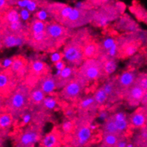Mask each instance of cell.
Returning <instances> with one entry per match:
<instances>
[{
	"label": "cell",
	"instance_id": "obj_1",
	"mask_svg": "<svg viewBox=\"0 0 147 147\" xmlns=\"http://www.w3.org/2000/svg\"><path fill=\"white\" fill-rule=\"evenodd\" d=\"M32 89L24 83H20L14 92L4 101V111L10 113L14 119L22 118L29 108V97Z\"/></svg>",
	"mask_w": 147,
	"mask_h": 147
},
{
	"label": "cell",
	"instance_id": "obj_2",
	"mask_svg": "<svg viewBox=\"0 0 147 147\" xmlns=\"http://www.w3.org/2000/svg\"><path fill=\"white\" fill-rule=\"evenodd\" d=\"M76 77L82 81L86 86L102 78H107L103 62L98 59L84 60L83 64L78 68Z\"/></svg>",
	"mask_w": 147,
	"mask_h": 147
},
{
	"label": "cell",
	"instance_id": "obj_3",
	"mask_svg": "<svg viewBox=\"0 0 147 147\" xmlns=\"http://www.w3.org/2000/svg\"><path fill=\"white\" fill-rule=\"evenodd\" d=\"M46 32L53 49L65 44L67 39H70L74 33L72 29L65 27L55 21L47 22Z\"/></svg>",
	"mask_w": 147,
	"mask_h": 147
},
{
	"label": "cell",
	"instance_id": "obj_4",
	"mask_svg": "<svg viewBox=\"0 0 147 147\" xmlns=\"http://www.w3.org/2000/svg\"><path fill=\"white\" fill-rule=\"evenodd\" d=\"M74 122L75 129L72 133L71 139L72 147H83L92 137L93 132L90 129L92 121L77 117Z\"/></svg>",
	"mask_w": 147,
	"mask_h": 147
},
{
	"label": "cell",
	"instance_id": "obj_5",
	"mask_svg": "<svg viewBox=\"0 0 147 147\" xmlns=\"http://www.w3.org/2000/svg\"><path fill=\"white\" fill-rule=\"evenodd\" d=\"M121 15L116 8L115 4H109L107 1L104 5L96 9L91 23L98 27H104L110 22L118 20Z\"/></svg>",
	"mask_w": 147,
	"mask_h": 147
},
{
	"label": "cell",
	"instance_id": "obj_6",
	"mask_svg": "<svg viewBox=\"0 0 147 147\" xmlns=\"http://www.w3.org/2000/svg\"><path fill=\"white\" fill-rule=\"evenodd\" d=\"M96 9L84 10L74 7L72 11L62 25L69 29L81 27L92 22Z\"/></svg>",
	"mask_w": 147,
	"mask_h": 147
},
{
	"label": "cell",
	"instance_id": "obj_7",
	"mask_svg": "<svg viewBox=\"0 0 147 147\" xmlns=\"http://www.w3.org/2000/svg\"><path fill=\"white\" fill-rule=\"evenodd\" d=\"M20 83V81L16 77L10 68L4 70L1 69L0 74L1 101L7 99L14 92Z\"/></svg>",
	"mask_w": 147,
	"mask_h": 147
},
{
	"label": "cell",
	"instance_id": "obj_8",
	"mask_svg": "<svg viewBox=\"0 0 147 147\" xmlns=\"http://www.w3.org/2000/svg\"><path fill=\"white\" fill-rule=\"evenodd\" d=\"M86 85L81 81L79 78L76 77L67 86L61 89L59 95L63 99L69 101H78L80 100Z\"/></svg>",
	"mask_w": 147,
	"mask_h": 147
},
{
	"label": "cell",
	"instance_id": "obj_9",
	"mask_svg": "<svg viewBox=\"0 0 147 147\" xmlns=\"http://www.w3.org/2000/svg\"><path fill=\"white\" fill-rule=\"evenodd\" d=\"M41 133L42 129L39 124L33 123L28 126L20 134L17 147H32L39 140Z\"/></svg>",
	"mask_w": 147,
	"mask_h": 147
},
{
	"label": "cell",
	"instance_id": "obj_10",
	"mask_svg": "<svg viewBox=\"0 0 147 147\" xmlns=\"http://www.w3.org/2000/svg\"><path fill=\"white\" fill-rule=\"evenodd\" d=\"M139 73L136 72V69H130L120 74L117 77V85L119 93L121 98L126 92L135 84Z\"/></svg>",
	"mask_w": 147,
	"mask_h": 147
},
{
	"label": "cell",
	"instance_id": "obj_11",
	"mask_svg": "<svg viewBox=\"0 0 147 147\" xmlns=\"http://www.w3.org/2000/svg\"><path fill=\"white\" fill-rule=\"evenodd\" d=\"M26 32L14 33L6 29H1V47L11 48L21 46L26 43Z\"/></svg>",
	"mask_w": 147,
	"mask_h": 147
},
{
	"label": "cell",
	"instance_id": "obj_12",
	"mask_svg": "<svg viewBox=\"0 0 147 147\" xmlns=\"http://www.w3.org/2000/svg\"><path fill=\"white\" fill-rule=\"evenodd\" d=\"M12 59L13 62L10 69L22 83L28 73L29 61L23 56H15Z\"/></svg>",
	"mask_w": 147,
	"mask_h": 147
},
{
	"label": "cell",
	"instance_id": "obj_13",
	"mask_svg": "<svg viewBox=\"0 0 147 147\" xmlns=\"http://www.w3.org/2000/svg\"><path fill=\"white\" fill-rule=\"evenodd\" d=\"M146 91L136 84H134L123 95V99L125 100L131 107H138L142 104Z\"/></svg>",
	"mask_w": 147,
	"mask_h": 147
},
{
	"label": "cell",
	"instance_id": "obj_14",
	"mask_svg": "<svg viewBox=\"0 0 147 147\" xmlns=\"http://www.w3.org/2000/svg\"><path fill=\"white\" fill-rule=\"evenodd\" d=\"M77 69L78 68L76 67L67 66L59 76L54 75L57 83V89H62L64 86L73 81L76 77Z\"/></svg>",
	"mask_w": 147,
	"mask_h": 147
},
{
	"label": "cell",
	"instance_id": "obj_15",
	"mask_svg": "<svg viewBox=\"0 0 147 147\" xmlns=\"http://www.w3.org/2000/svg\"><path fill=\"white\" fill-rule=\"evenodd\" d=\"M129 120V126L134 129H142L145 127L147 122V110L141 107L130 115Z\"/></svg>",
	"mask_w": 147,
	"mask_h": 147
},
{
	"label": "cell",
	"instance_id": "obj_16",
	"mask_svg": "<svg viewBox=\"0 0 147 147\" xmlns=\"http://www.w3.org/2000/svg\"><path fill=\"white\" fill-rule=\"evenodd\" d=\"M115 26L117 29L123 31V32L128 34L136 33V32L141 31L137 23L134 20H132L130 17L126 15V14L121 16L117 20Z\"/></svg>",
	"mask_w": 147,
	"mask_h": 147
},
{
	"label": "cell",
	"instance_id": "obj_17",
	"mask_svg": "<svg viewBox=\"0 0 147 147\" xmlns=\"http://www.w3.org/2000/svg\"><path fill=\"white\" fill-rule=\"evenodd\" d=\"M102 86L108 96V102L113 103L121 98L117 89V77L109 78Z\"/></svg>",
	"mask_w": 147,
	"mask_h": 147
},
{
	"label": "cell",
	"instance_id": "obj_18",
	"mask_svg": "<svg viewBox=\"0 0 147 147\" xmlns=\"http://www.w3.org/2000/svg\"><path fill=\"white\" fill-rule=\"evenodd\" d=\"M83 55L84 60L98 59L100 55L99 42L92 37L89 39L84 46Z\"/></svg>",
	"mask_w": 147,
	"mask_h": 147
},
{
	"label": "cell",
	"instance_id": "obj_19",
	"mask_svg": "<svg viewBox=\"0 0 147 147\" xmlns=\"http://www.w3.org/2000/svg\"><path fill=\"white\" fill-rule=\"evenodd\" d=\"M36 86L40 88L46 95L51 94L55 89H57L55 78L51 73L41 78Z\"/></svg>",
	"mask_w": 147,
	"mask_h": 147
},
{
	"label": "cell",
	"instance_id": "obj_20",
	"mask_svg": "<svg viewBox=\"0 0 147 147\" xmlns=\"http://www.w3.org/2000/svg\"><path fill=\"white\" fill-rule=\"evenodd\" d=\"M62 133L57 129H54L51 131L44 136L41 142L42 147H58L61 142Z\"/></svg>",
	"mask_w": 147,
	"mask_h": 147
},
{
	"label": "cell",
	"instance_id": "obj_21",
	"mask_svg": "<svg viewBox=\"0 0 147 147\" xmlns=\"http://www.w3.org/2000/svg\"><path fill=\"white\" fill-rule=\"evenodd\" d=\"M47 95L37 86L32 89L29 97V108L34 109L37 108L42 104Z\"/></svg>",
	"mask_w": 147,
	"mask_h": 147
},
{
	"label": "cell",
	"instance_id": "obj_22",
	"mask_svg": "<svg viewBox=\"0 0 147 147\" xmlns=\"http://www.w3.org/2000/svg\"><path fill=\"white\" fill-rule=\"evenodd\" d=\"M20 11L17 8L11 7L4 14H1V24H7L21 21Z\"/></svg>",
	"mask_w": 147,
	"mask_h": 147
},
{
	"label": "cell",
	"instance_id": "obj_23",
	"mask_svg": "<svg viewBox=\"0 0 147 147\" xmlns=\"http://www.w3.org/2000/svg\"><path fill=\"white\" fill-rule=\"evenodd\" d=\"M14 120V117L10 113L1 111V117H0V128H1V136L3 135L4 136L6 134L9 132V129Z\"/></svg>",
	"mask_w": 147,
	"mask_h": 147
},
{
	"label": "cell",
	"instance_id": "obj_24",
	"mask_svg": "<svg viewBox=\"0 0 147 147\" xmlns=\"http://www.w3.org/2000/svg\"><path fill=\"white\" fill-rule=\"evenodd\" d=\"M102 131L103 134H112L119 136H125L117 129L113 115L109 116V117L104 121L102 126Z\"/></svg>",
	"mask_w": 147,
	"mask_h": 147
},
{
	"label": "cell",
	"instance_id": "obj_25",
	"mask_svg": "<svg viewBox=\"0 0 147 147\" xmlns=\"http://www.w3.org/2000/svg\"><path fill=\"white\" fill-rule=\"evenodd\" d=\"M58 104V100L54 96H46L39 107L36 108V111L45 112V111H51L54 109Z\"/></svg>",
	"mask_w": 147,
	"mask_h": 147
},
{
	"label": "cell",
	"instance_id": "obj_26",
	"mask_svg": "<svg viewBox=\"0 0 147 147\" xmlns=\"http://www.w3.org/2000/svg\"><path fill=\"white\" fill-rule=\"evenodd\" d=\"M104 64V73L107 77L109 76L113 73L115 72L117 69V61L116 58H110L107 57L104 59L101 60Z\"/></svg>",
	"mask_w": 147,
	"mask_h": 147
},
{
	"label": "cell",
	"instance_id": "obj_27",
	"mask_svg": "<svg viewBox=\"0 0 147 147\" xmlns=\"http://www.w3.org/2000/svg\"><path fill=\"white\" fill-rule=\"evenodd\" d=\"M123 136H119L112 134H103L101 147H117L119 140Z\"/></svg>",
	"mask_w": 147,
	"mask_h": 147
},
{
	"label": "cell",
	"instance_id": "obj_28",
	"mask_svg": "<svg viewBox=\"0 0 147 147\" xmlns=\"http://www.w3.org/2000/svg\"><path fill=\"white\" fill-rule=\"evenodd\" d=\"M93 96L94 98L95 102H96V104L97 105L98 107L104 105L105 103L108 101V96H107V93L105 92L102 86L96 89Z\"/></svg>",
	"mask_w": 147,
	"mask_h": 147
},
{
	"label": "cell",
	"instance_id": "obj_29",
	"mask_svg": "<svg viewBox=\"0 0 147 147\" xmlns=\"http://www.w3.org/2000/svg\"><path fill=\"white\" fill-rule=\"evenodd\" d=\"M75 129V122L74 121L71 120H66L61 123V129L62 134H72Z\"/></svg>",
	"mask_w": 147,
	"mask_h": 147
},
{
	"label": "cell",
	"instance_id": "obj_30",
	"mask_svg": "<svg viewBox=\"0 0 147 147\" xmlns=\"http://www.w3.org/2000/svg\"><path fill=\"white\" fill-rule=\"evenodd\" d=\"M133 12L136 14V17L139 20H142V22H144L146 24H147V10L145 9L141 6L139 7H134Z\"/></svg>",
	"mask_w": 147,
	"mask_h": 147
},
{
	"label": "cell",
	"instance_id": "obj_31",
	"mask_svg": "<svg viewBox=\"0 0 147 147\" xmlns=\"http://www.w3.org/2000/svg\"><path fill=\"white\" fill-rule=\"evenodd\" d=\"M135 84L138 85L147 92V73H139Z\"/></svg>",
	"mask_w": 147,
	"mask_h": 147
},
{
	"label": "cell",
	"instance_id": "obj_32",
	"mask_svg": "<svg viewBox=\"0 0 147 147\" xmlns=\"http://www.w3.org/2000/svg\"><path fill=\"white\" fill-rule=\"evenodd\" d=\"M76 111L74 107H67L64 109V114L65 117H67L68 120H71V121H75L76 119Z\"/></svg>",
	"mask_w": 147,
	"mask_h": 147
},
{
	"label": "cell",
	"instance_id": "obj_33",
	"mask_svg": "<svg viewBox=\"0 0 147 147\" xmlns=\"http://www.w3.org/2000/svg\"><path fill=\"white\" fill-rule=\"evenodd\" d=\"M48 16L49 15H48L47 11L45 9H42L38 10L37 11H36V13H35L34 15V18L36 19V20H39V21L47 22L46 20H47Z\"/></svg>",
	"mask_w": 147,
	"mask_h": 147
},
{
	"label": "cell",
	"instance_id": "obj_34",
	"mask_svg": "<svg viewBox=\"0 0 147 147\" xmlns=\"http://www.w3.org/2000/svg\"><path fill=\"white\" fill-rule=\"evenodd\" d=\"M20 19H21L22 21L26 22L29 20L31 14L26 9H21L20 10Z\"/></svg>",
	"mask_w": 147,
	"mask_h": 147
},
{
	"label": "cell",
	"instance_id": "obj_35",
	"mask_svg": "<svg viewBox=\"0 0 147 147\" xmlns=\"http://www.w3.org/2000/svg\"><path fill=\"white\" fill-rule=\"evenodd\" d=\"M50 58H51V61L55 64V63L58 62V61H61L62 59H64V55H63V53L54 52L51 54Z\"/></svg>",
	"mask_w": 147,
	"mask_h": 147
},
{
	"label": "cell",
	"instance_id": "obj_36",
	"mask_svg": "<svg viewBox=\"0 0 147 147\" xmlns=\"http://www.w3.org/2000/svg\"><path fill=\"white\" fill-rule=\"evenodd\" d=\"M32 120V115L31 113L26 111L24 115L22 117V126L28 124Z\"/></svg>",
	"mask_w": 147,
	"mask_h": 147
},
{
	"label": "cell",
	"instance_id": "obj_37",
	"mask_svg": "<svg viewBox=\"0 0 147 147\" xmlns=\"http://www.w3.org/2000/svg\"><path fill=\"white\" fill-rule=\"evenodd\" d=\"M39 1H32L31 0L30 3H29V5L27 6L26 7V9L29 11V12H33V11H36V9H37L38 6L40 5V4H39Z\"/></svg>",
	"mask_w": 147,
	"mask_h": 147
},
{
	"label": "cell",
	"instance_id": "obj_38",
	"mask_svg": "<svg viewBox=\"0 0 147 147\" xmlns=\"http://www.w3.org/2000/svg\"><path fill=\"white\" fill-rule=\"evenodd\" d=\"M98 117L100 119L103 120L104 121H105L106 120H107V119L109 117V113L107 110L103 109V110H100V111H98Z\"/></svg>",
	"mask_w": 147,
	"mask_h": 147
},
{
	"label": "cell",
	"instance_id": "obj_39",
	"mask_svg": "<svg viewBox=\"0 0 147 147\" xmlns=\"http://www.w3.org/2000/svg\"><path fill=\"white\" fill-rule=\"evenodd\" d=\"M12 62H13L12 58L5 59L2 61V64H1V68L4 69H7L10 68L11 64H12Z\"/></svg>",
	"mask_w": 147,
	"mask_h": 147
},
{
	"label": "cell",
	"instance_id": "obj_40",
	"mask_svg": "<svg viewBox=\"0 0 147 147\" xmlns=\"http://www.w3.org/2000/svg\"><path fill=\"white\" fill-rule=\"evenodd\" d=\"M31 0H21V1H17L16 5L18 6L21 9H26L27 6L30 3Z\"/></svg>",
	"mask_w": 147,
	"mask_h": 147
},
{
	"label": "cell",
	"instance_id": "obj_41",
	"mask_svg": "<svg viewBox=\"0 0 147 147\" xmlns=\"http://www.w3.org/2000/svg\"><path fill=\"white\" fill-rule=\"evenodd\" d=\"M128 141L127 139L126 138V136H123L121 139L119 140L118 143L117 144V147H126L128 146Z\"/></svg>",
	"mask_w": 147,
	"mask_h": 147
},
{
	"label": "cell",
	"instance_id": "obj_42",
	"mask_svg": "<svg viewBox=\"0 0 147 147\" xmlns=\"http://www.w3.org/2000/svg\"><path fill=\"white\" fill-rule=\"evenodd\" d=\"M54 67H55V68L57 69V70H59V71H62V70L67 67V66H66L65 64V61L61 60V61H58V62L55 63V64H54Z\"/></svg>",
	"mask_w": 147,
	"mask_h": 147
},
{
	"label": "cell",
	"instance_id": "obj_43",
	"mask_svg": "<svg viewBox=\"0 0 147 147\" xmlns=\"http://www.w3.org/2000/svg\"><path fill=\"white\" fill-rule=\"evenodd\" d=\"M142 104V107H144L145 109L147 110V92H146V94H145L143 100H142V104Z\"/></svg>",
	"mask_w": 147,
	"mask_h": 147
},
{
	"label": "cell",
	"instance_id": "obj_44",
	"mask_svg": "<svg viewBox=\"0 0 147 147\" xmlns=\"http://www.w3.org/2000/svg\"><path fill=\"white\" fill-rule=\"evenodd\" d=\"M126 147H134V146L132 144H128V146Z\"/></svg>",
	"mask_w": 147,
	"mask_h": 147
},
{
	"label": "cell",
	"instance_id": "obj_45",
	"mask_svg": "<svg viewBox=\"0 0 147 147\" xmlns=\"http://www.w3.org/2000/svg\"><path fill=\"white\" fill-rule=\"evenodd\" d=\"M145 45L147 46V32H146V42H145Z\"/></svg>",
	"mask_w": 147,
	"mask_h": 147
},
{
	"label": "cell",
	"instance_id": "obj_46",
	"mask_svg": "<svg viewBox=\"0 0 147 147\" xmlns=\"http://www.w3.org/2000/svg\"><path fill=\"white\" fill-rule=\"evenodd\" d=\"M145 127H146V129H147V122H146V126H145Z\"/></svg>",
	"mask_w": 147,
	"mask_h": 147
},
{
	"label": "cell",
	"instance_id": "obj_47",
	"mask_svg": "<svg viewBox=\"0 0 147 147\" xmlns=\"http://www.w3.org/2000/svg\"><path fill=\"white\" fill-rule=\"evenodd\" d=\"M146 61H147V54H146Z\"/></svg>",
	"mask_w": 147,
	"mask_h": 147
}]
</instances>
